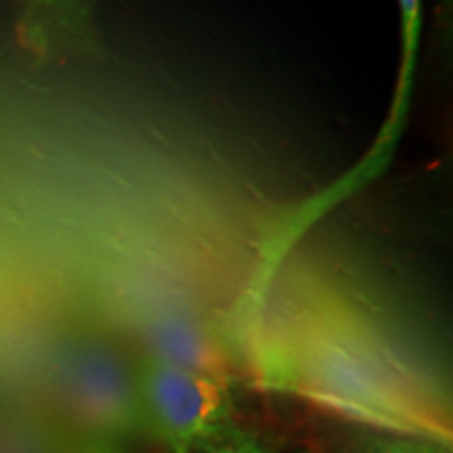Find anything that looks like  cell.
<instances>
[{
	"label": "cell",
	"instance_id": "cell-1",
	"mask_svg": "<svg viewBox=\"0 0 453 453\" xmlns=\"http://www.w3.org/2000/svg\"><path fill=\"white\" fill-rule=\"evenodd\" d=\"M277 357L271 372L280 387L373 428L445 441L407 372L359 321L344 315L307 319Z\"/></svg>",
	"mask_w": 453,
	"mask_h": 453
},
{
	"label": "cell",
	"instance_id": "cell-2",
	"mask_svg": "<svg viewBox=\"0 0 453 453\" xmlns=\"http://www.w3.org/2000/svg\"><path fill=\"white\" fill-rule=\"evenodd\" d=\"M134 387L143 422L170 453H191L234 422V396L223 376L143 353L134 372Z\"/></svg>",
	"mask_w": 453,
	"mask_h": 453
},
{
	"label": "cell",
	"instance_id": "cell-3",
	"mask_svg": "<svg viewBox=\"0 0 453 453\" xmlns=\"http://www.w3.org/2000/svg\"><path fill=\"white\" fill-rule=\"evenodd\" d=\"M97 0H19L17 32L36 55L88 53L95 49Z\"/></svg>",
	"mask_w": 453,
	"mask_h": 453
},
{
	"label": "cell",
	"instance_id": "cell-4",
	"mask_svg": "<svg viewBox=\"0 0 453 453\" xmlns=\"http://www.w3.org/2000/svg\"><path fill=\"white\" fill-rule=\"evenodd\" d=\"M399 13L403 49H401L399 72H396L393 105L387 113V120L378 130L380 134H378L376 143L372 145V151L361 162L359 173H378V170L387 166L411 116L413 82H416L418 49H420L422 32V0H399Z\"/></svg>",
	"mask_w": 453,
	"mask_h": 453
},
{
	"label": "cell",
	"instance_id": "cell-5",
	"mask_svg": "<svg viewBox=\"0 0 453 453\" xmlns=\"http://www.w3.org/2000/svg\"><path fill=\"white\" fill-rule=\"evenodd\" d=\"M145 353L160 357L168 364L189 367V370L214 373L226 378V361L208 332L194 319L179 315L151 319L145 326Z\"/></svg>",
	"mask_w": 453,
	"mask_h": 453
},
{
	"label": "cell",
	"instance_id": "cell-6",
	"mask_svg": "<svg viewBox=\"0 0 453 453\" xmlns=\"http://www.w3.org/2000/svg\"><path fill=\"white\" fill-rule=\"evenodd\" d=\"M191 453H273V449L258 433L234 420L202 441Z\"/></svg>",
	"mask_w": 453,
	"mask_h": 453
},
{
	"label": "cell",
	"instance_id": "cell-7",
	"mask_svg": "<svg viewBox=\"0 0 453 453\" xmlns=\"http://www.w3.org/2000/svg\"><path fill=\"white\" fill-rule=\"evenodd\" d=\"M361 453H451L449 443L418 434H393L372 439Z\"/></svg>",
	"mask_w": 453,
	"mask_h": 453
},
{
	"label": "cell",
	"instance_id": "cell-8",
	"mask_svg": "<svg viewBox=\"0 0 453 453\" xmlns=\"http://www.w3.org/2000/svg\"><path fill=\"white\" fill-rule=\"evenodd\" d=\"M81 453H124L120 449H116V447L111 445H105V443H93V445H87Z\"/></svg>",
	"mask_w": 453,
	"mask_h": 453
},
{
	"label": "cell",
	"instance_id": "cell-9",
	"mask_svg": "<svg viewBox=\"0 0 453 453\" xmlns=\"http://www.w3.org/2000/svg\"><path fill=\"white\" fill-rule=\"evenodd\" d=\"M294 453H317L313 449H300V451H294Z\"/></svg>",
	"mask_w": 453,
	"mask_h": 453
}]
</instances>
